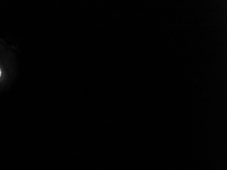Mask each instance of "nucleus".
<instances>
[{"label":"nucleus","instance_id":"f257e3e1","mask_svg":"<svg viewBox=\"0 0 227 170\" xmlns=\"http://www.w3.org/2000/svg\"><path fill=\"white\" fill-rule=\"evenodd\" d=\"M1 69H0V77H1Z\"/></svg>","mask_w":227,"mask_h":170}]
</instances>
